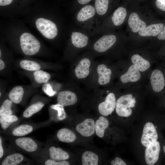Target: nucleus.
I'll return each instance as SVG.
<instances>
[{
	"label": "nucleus",
	"instance_id": "obj_2",
	"mask_svg": "<svg viewBox=\"0 0 165 165\" xmlns=\"http://www.w3.org/2000/svg\"><path fill=\"white\" fill-rule=\"evenodd\" d=\"M20 40L21 49L26 55H34L38 52L40 49L39 42L30 33H23L20 36Z\"/></svg>",
	"mask_w": 165,
	"mask_h": 165
},
{
	"label": "nucleus",
	"instance_id": "obj_15",
	"mask_svg": "<svg viewBox=\"0 0 165 165\" xmlns=\"http://www.w3.org/2000/svg\"><path fill=\"white\" fill-rule=\"evenodd\" d=\"M140 77L139 71L134 65H132L129 68L127 72L121 76L120 80L122 82L126 83L137 81Z\"/></svg>",
	"mask_w": 165,
	"mask_h": 165
},
{
	"label": "nucleus",
	"instance_id": "obj_27",
	"mask_svg": "<svg viewBox=\"0 0 165 165\" xmlns=\"http://www.w3.org/2000/svg\"><path fill=\"white\" fill-rule=\"evenodd\" d=\"M44 106L42 102H39L32 104L24 111L23 116L26 118L30 117L33 114L40 111Z\"/></svg>",
	"mask_w": 165,
	"mask_h": 165
},
{
	"label": "nucleus",
	"instance_id": "obj_32",
	"mask_svg": "<svg viewBox=\"0 0 165 165\" xmlns=\"http://www.w3.org/2000/svg\"><path fill=\"white\" fill-rule=\"evenodd\" d=\"M12 101L8 99L5 100L2 104L0 108V116L12 115L13 113L11 109Z\"/></svg>",
	"mask_w": 165,
	"mask_h": 165
},
{
	"label": "nucleus",
	"instance_id": "obj_29",
	"mask_svg": "<svg viewBox=\"0 0 165 165\" xmlns=\"http://www.w3.org/2000/svg\"><path fill=\"white\" fill-rule=\"evenodd\" d=\"M33 129V127L30 125H23L14 129L12 132V134L16 136H23L31 132Z\"/></svg>",
	"mask_w": 165,
	"mask_h": 165
},
{
	"label": "nucleus",
	"instance_id": "obj_44",
	"mask_svg": "<svg viewBox=\"0 0 165 165\" xmlns=\"http://www.w3.org/2000/svg\"><path fill=\"white\" fill-rule=\"evenodd\" d=\"M0 96H1V93H0Z\"/></svg>",
	"mask_w": 165,
	"mask_h": 165
},
{
	"label": "nucleus",
	"instance_id": "obj_16",
	"mask_svg": "<svg viewBox=\"0 0 165 165\" xmlns=\"http://www.w3.org/2000/svg\"><path fill=\"white\" fill-rule=\"evenodd\" d=\"M16 145L25 151L32 152L36 150L37 145L35 142L31 138L28 137H23L16 139Z\"/></svg>",
	"mask_w": 165,
	"mask_h": 165
},
{
	"label": "nucleus",
	"instance_id": "obj_41",
	"mask_svg": "<svg viewBox=\"0 0 165 165\" xmlns=\"http://www.w3.org/2000/svg\"><path fill=\"white\" fill-rule=\"evenodd\" d=\"M5 67V64L4 62L1 59L0 60V70H3Z\"/></svg>",
	"mask_w": 165,
	"mask_h": 165
},
{
	"label": "nucleus",
	"instance_id": "obj_21",
	"mask_svg": "<svg viewBox=\"0 0 165 165\" xmlns=\"http://www.w3.org/2000/svg\"><path fill=\"white\" fill-rule=\"evenodd\" d=\"M50 156L51 159L55 161H63L68 160L69 154L66 152L59 148L51 147L49 148Z\"/></svg>",
	"mask_w": 165,
	"mask_h": 165
},
{
	"label": "nucleus",
	"instance_id": "obj_14",
	"mask_svg": "<svg viewBox=\"0 0 165 165\" xmlns=\"http://www.w3.org/2000/svg\"><path fill=\"white\" fill-rule=\"evenodd\" d=\"M128 24L132 31L134 33L142 30L146 27L145 23L141 20L138 14L134 12L131 13L129 16Z\"/></svg>",
	"mask_w": 165,
	"mask_h": 165
},
{
	"label": "nucleus",
	"instance_id": "obj_42",
	"mask_svg": "<svg viewBox=\"0 0 165 165\" xmlns=\"http://www.w3.org/2000/svg\"><path fill=\"white\" fill-rule=\"evenodd\" d=\"M163 150L164 152L165 153V145H164L163 147Z\"/></svg>",
	"mask_w": 165,
	"mask_h": 165
},
{
	"label": "nucleus",
	"instance_id": "obj_34",
	"mask_svg": "<svg viewBox=\"0 0 165 165\" xmlns=\"http://www.w3.org/2000/svg\"><path fill=\"white\" fill-rule=\"evenodd\" d=\"M46 165H69V163L66 161L63 160L60 161H56L51 160H48L45 162Z\"/></svg>",
	"mask_w": 165,
	"mask_h": 165
},
{
	"label": "nucleus",
	"instance_id": "obj_35",
	"mask_svg": "<svg viewBox=\"0 0 165 165\" xmlns=\"http://www.w3.org/2000/svg\"><path fill=\"white\" fill-rule=\"evenodd\" d=\"M155 4L159 9L165 11V0H156Z\"/></svg>",
	"mask_w": 165,
	"mask_h": 165
},
{
	"label": "nucleus",
	"instance_id": "obj_30",
	"mask_svg": "<svg viewBox=\"0 0 165 165\" xmlns=\"http://www.w3.org/2000/svg\"><path fill=\"white\" fill-rule=\"evenodd\" d=\"M35 81L39 83H46L50 78V74L42 70H37L33 74Z\"/></svg>",
	"mask_w": 165,
	"mask_h": 165
},
{
	"label": "nucleus",
	"instance_id": "obj_19",
	"mask_svg": "<svg viewBox=\"0 0 165 165\" xmlns=\"http://www.w3.org/2000/svg\"><path fill=\"white\" fill-rule=\"evenodd\" d=\"M127 15L126 9L123 7H119L113 13L110 20L113 25L118 26L124 22Z\"/></svg>",
	"mask_w": 165,
	"mask_h": 165
},
{
	"label": "nucleus",
	"instance_id": "obj_40",
	"mask_svg": "<svg viewBox=\"0 0 165 165\" xmlns=\"http://www.w3.org/2000/svg\"><path fill=\"white\" fill-rule=\"evenodd\" d=\"M3 155V149L2 145V141L1 138H0V158H1Z\"/></svg>",
	"mask_w": 165,
	"mask_h": 165
},
{
	"label": "nucleus",
	"instance_id": "obj_26",
	"mask_svg": "<svg viewBox=\"0 0 165 165\" xmlns=\"http://www.w3.org/2000/svg\"><path fill=\"white\" fill-rule=\"evenodd\" d=\"M24 159L23 156L20 153H14L7 156L2 161V165H16Z\"/></svg>",
	"mask_w": 165,
	"mask_h": 165
},
{
	"label": "nucleus",
	"instance_id": "obj_8",
	"mask_svg": "<svg viewBox=\"0 0 165 165\" xmlns=\"http://www.w3.org/2000/svg\"><path fill=\"white\" fill-rule=\"evenodd\" d=\"M160 150V144L157 141L146 147L145 158L148 165H153L157 161L159 158Z\"/></svg>",
	"mask_w": 165,
	"mask_h": 165
},
{
	"label": "nucleus",
	"instance_id": "obj_37",
	"mask_svg": "<svg viewBox=\"0 0 165 165\" xmlns=\"http://www.w3.org/2000/svg\"><path fill=\"white\" fill-rule=\"evenodd\" d=\"M158 39L160 40H165V26L157 36Z\"/></svg>",
	"mask_w": 165,
	"mask_h": 165
},
{
	"label": "nucleus",
	"instance_id": "obj_25",
	"mask_svg": "<svg viewBox=\"0 0 165 165\" xmlns=\"http://www.w3.org/2000/svg\"><path fill=\"white\" fill-rule=\"evenodd\" d=\"M24 94V90L22 87L18 86L12 90L9 94V97L12 102L19 104L22 100Z\"/></svg>",
	"mask_w": 165,
	"mask_h": 165
},
{
	"label": "nucleus",
	"instance_id": "obj_6",
	"mask_svg": "<svg viewBox=\"0 0 165 165\" xmlns=\"http://www.w3.org/2000/svg\"><path fill=\"white\" fill-rule=\"evenodd\" d=\"M158 138V134L153 124L150 122L146 123L143 128L141 139L142 144L146 147L156 141Z\"/></svg>",
	"mask_w": 165,
	"mask_h": 165
},
{
	"label": "nucleus",
	"instance_id": "obj_22",
	"mask_svg": "<svg viewBox=\"0 0 165 165\" xmlns=\"http://www.w3.org/2000/svg\"><path fill=\"white\" fill-rule=\"evenodd\" d=\"M131 60L132 63L141 72H144L149 68L150 64L149 62L140 55L135 54L132 56Z\"/></svg>",
	"mask_w": 165,
	"mask_h": 165
},
{
	"label": "nucleus",
	"instance_id": "obj_24",
	"mask_svg": "<svg viewBox=\"0 0 165 165\" xmlns=\"http://www.w3.org/2000/svg\"><path fill=\"white\" fill-rule=\"evenodd\" d=\"M98 160L97 155L89 151L85 152L82 156V165H97Z\"/></svg>",
	"mask_w": 165,
	"mask_h": 165
},
{
	"label": "nucleus",
	"instance_id": "obj_17",
	"mask_svg": "<svg viewBox=\"0 0 165 165\" xmlns=\"http://www.w3.org/2000/svg\"><path fill=\"white\" fill-rule=\"evenodd\" d=\"M97 71L98 75V82L101 85L106 84L110 81L112 74L111 70L104 64L98 66Z\"/></svg>",
	"mask_w": 165,
	"mask_h": 165
},
{
	"label": "nucleus",
	"instance_id": "obj_7",
	"mask_svg": "<svg viewBox=\"0 0 165 165\" xmlns=\"http://www.w3.org/2000/svg\"><path fill=\"white\" fill-rule=\"evenodd\" d=\"M116 102L115 94L112 93H109L105 101L99 104L98 106L99 113L104 116L111 114L116 108Z\"/></svg>",
	"mask_w": 165,
	"mask_h": 165
},
{
	"label": "nucleus",
	"instance_id": "obj_10",
	"mask_svg": "<svg viewBox=\"0 0 165 165\" xmlns=\"http://www.w3.org/2000/svg\"><path fill=\"white\" fill-rule=\"evenodd\" d=\"M109 2V0H95L94 7L96 13L97 26L105 20L104 17L108 11Z\"/></svg>",
	"mask_w": 165,
	"mask_h": 165
},
{
	"label": "nucleus",
	"instance_id": "obj_31",
	"mask_svg": "<svg viewBox=\"0 0 165 165\" xmlns=\"http://www.w3.org/2000/svg\"><path fill=\"white\" fill-rule=\"evenodd\" d=\"M17 120V117L14 115L1 116L0 123L2 128L5 130L10 125Z\"/></svg>",
	"mask_w": 165,
	"mask_h": 165
},
{
	"label": "nucleus",
	"instance_id": "obj_5",
	"mask_svg": "<svg viewBox=\"0 0 165 165\" xmlns=\"http://www.w3.org/2000/svg\"><path fill=\"white\" fill-rule=\"evenodd\" d=\"M94 41L93 48L98 53H104L111 48L117 41L116 36L114 34H101Z\"/></svg>",
	"mask_w": 165,
	"mask_h": 165
},
{
	"label": "nucleus",
	"instance_id": "obj_20",
	"mask_svg": "<svg viewBox=\"0 0 165 165\" xmlns=\"http://www.w3.org/2000/svg\"><path fill=\"white\" fill-rule=\"evenodd\" d=\"M57 136L61 141L66 143H72L75 141L77 137L75 134L70 130L64 128L58 131Z\"/></svg>",
	"mask_w": 165,
	"mask_h": 165
},
{
	"label": "nucleus",
	"instance_id": "obj_1",
	"mask_svg": "<svg viewBox=\"0 0 165 165\" xmlns=\"http://www.w3.org/2000/svg\"><path fill=\"white\" fill-rule=\"evenodd\" d=\"M74 20L77 26L93 35L97 26L94 6L90 4L82 6L75 13Z\"/></svg>",
	"mask_w": 165,
	"mask_h": 165
},
{
	"label": "nucleus",
	"instance_id": "obj_33",
	"mask_svg": "<svg viewBox=\"0 0 165 165\" xmlns=\"http://www.w3.org/2000/svg\"><path fill=\"white\" fill-rule=\"evenodd\" d=\"M43 92L49 96H52L56 93V92L54 91L50 85L49 83L44 84L42 86Z\"/></svg>",
	"mask_w": 165,
	"mask_h": 165
},
{
	"label": "nucleus",
	"instance_id": "obj_9",
	"mask_svg": "<svg viewBox=\"0 0 165 165\" xmlns=\"http://www.w3.org/2000/svg\"><path fill=\"white\" fill-rule=\"evenodd\" d=\"M75 129L82 136L90 137L95 132V123L92 119H86L78 124L76 127Z\"/></svg>",
	"mask_w": 165,
	"mask_h": 165
},
{
	"label": "nucleus",
	"instance_id": "obj_4",
	"mask_svg": "<svg viewBox=\"0 0 165 165\" xmlns=\"http://www.w3.org/2000/svg\"><path fill=\"white\" fill-rule=\"evenodd\" d=\"M38 30L45 38L53 39L57 35L58 30L56 24L50 20L43 18L37 19L35 21Z\"/></svg>",
	"mask_w": 165,
	"mask_h": 165
},
{
	"label": "nucleus",
	"instance_id": "obj_28",
	"mask_svg": "<svg viewBox=\"0 0 165 165\" xmlns=\"http://www.w3.org/2000/svg\"><path fill=\"white\" fill-rule=\"evenodd\" d=\"M20 65L22 69L29 71H36L41 68L40 65L37 63L27 60L21 61Z\"/></svg>",
	"mask_w": 165,
	"mask_h": 165
},
{
	"label": "nucleus",
	"instance_id": "obj_13",
	"mask_svg": "<svg viewBox=\"0 0 165 165\" xmlns=\"http://www.w3.org/2000/svg\"><path fill=\"white\" fill-rule=\"evenodd\" d=\"M90 61L87 58H82L76 66L75 72L76 77L79 79L86 78L90 72Z\"/></svg>",
	"mask_w": 165,
	"mask_h": 165
},
{
	"label": "nucleus",
	"instance_id": "obj_18",
	"mask_svg": "<svg viewBox=\"0 0 165 165\" xmlns=\"http://www.w3.org/2000/svg\"><path fill=\"white\" fill-rule=\"evenodd\" d=\"M164 28L162 23L150 25L142 30L139 32V35L141 36H156L158 35Z\"/></svg>",
	"mask_w": 165,
	"mask_h": 165
},
{
	"label": "nucleus",
	"instance_id": "obj_23",
	"mask_svg": "<svg viewBox=\"0 0 165 165\" xmlns=\"http://www.w3.org/2000/svg\"><path fill=\"white\" fill-rule=\"evenodd\" d=\"M108 119L105 117L101 116L95 122V132L97 136L100 138H102L105 130L109 125Z\"/></svg>",
	"mask_w": 165,
	"mask_h": 165
},
{
	"label": "nucleus",
	"instance_id": "obj_11",
	"mask_svg": "<svg viewBox=\"0 0 165 165\" xmlns=\"http://www.w3.org/2000/svg\"><path fill=\"white\" fill-rule=\"evenodd\" d=\"M150 82L154 91L156 92L161 91L165 85V79L162 72L158 69L154 70L151 75Z\"/></svg>",
	"mask_w": 165,
	"mask_h": 165
},
{
	"label": "nucleus",
	"instance_id": "obj_3",
	"mask_svg": "<svg viewBox=\"0 0 165 165\" xmlns=\"http://www.w3.org/2000/svg\"><path fill=\"white\" fill-rule=\"evenodd\" d=\"M136 102L135 97L129 94L120 97L116 102V111L118 115L127 117L130 116L132 112L131 108L134 107Z\"/></svg>",
	"mask_w": 165,
	"mask_h": 165
},
{
	"label": "nucleus",
	"instance_id": "obj_36",
	"mask_svg": "<svg viewBox=\"0 0 165 165\" xmlns=\"http://www.w3.org/2000/svg\"><path fill=\"white\" fill-rule=\"evenodd\" d=\"M112 165H126V163L121 158L116 157L115 160H112L111 162Z\"/></svg>",
	"mask_w": 165,
	"mask_h": 165
},
{
	"label": "nucleus",
	"instance_id": "obj_43",
	"mask_svg": "<svg viewBox=\"0 0 165 165\" xmlns=\"http://www.w3.org/2000/svg\"><path fill=\"white\" fill-rule=\"evenodd\" d=\"M1 50H0V57H1Z\"/></svg>",
	"mask_w": 165,
	"mask_h": 165
},
{
	"label": "nucleus",
	"instance_id": "obj_39",
	"mask_svg": "<svg viewBox=\"0 0 165 165\" xmlns=\"http://www.w3.org/2000/svg\"><path fill=\"white\" fill-rule=\"evenodd\" d=\"M92 0H77L78 3L80 5L84 6L88 4Z\"/></svg>",
	"mask_w": 165,
	"mask_h": 165
},
{
	"label": "nucleus",
	"instance_id": "obj_12",
	"mask_svg": "<svg viewBox=\"0 0 165 165\" xmlns=\"http://www.w3.org/2000/svg\"><path fill=\"white\" fill-rule=\"evenodd\" d=\"M57 104L64 107L75 104L77 101V98L73 92L68 90L59 92L57 96Z\"/></svg>",
	"mask_w": 165,
	"mask_h": 165
},
{
	"label": "nucleus",
	"instance_id": "obj_38",
	"mask_svg": "<svg viewBox=\"0 0 165 165\" xmlns=\"http://www.w3.org/2000/svg\"><path fill=\"white\" fill-rule=\"evenodd\" d=\"M13 0H0V6H5L9 5Z\"/></svg>",
	"mask_w": 165,
	"mask_h": 165
}]
</instances>
